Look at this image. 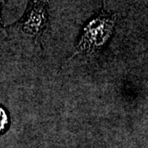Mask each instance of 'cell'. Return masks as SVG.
Listing matches in <instances>:
<instances>
[{
  "label": "cell",
  "mask_w": 148,
  "mask_h": 148,
  "mask_svg": "<svg viewBox=\"0 0 148 148\" xmlns=\"http://www.w3.org/2000/svg\"><path fill=\"white\" fill-rule=\"evenodd\" d=\"M2 10H3V3H0V27H3V20L2 16Z\"/></svg>",
  "instance_id": "277c9868"
},
{
  "label": "cell",
  "mask_w": 148,
  "mask_h": 148,
  "mask_svg": "<svg viewBox=\"0 0 148 148\" xmlns=\"http://www.w3.org/2000/svg\"><path fill=\"white\" fill-rule=\"evenodd\" d=\"M119 15L102 8L100 12L88 19L82 29L76 43V54H95L106 46L114 34Z\"/></svg>",
  "instance_id": "6da1fadb"
},
{
  "label": "cell",
  "mask_w": 148,
  "mask_h": 148,
  "mask_svg": "<svg viewBox=\"0 0 148 148\" xmlns=\"http://www.w3.org/2000/svg\"><path fill=\"white\" fill-rule=\"evenodd\" d=\"M9 116L4 108L0 106V134L3 133L9 125Z\"/></svg>",
  "instance_id": "3957f363"
},
{
  "label": "cell",
  "mask_w": 148,
  "mask_h": 148,
  "mask_svg": "<svg viewBox=\"0 0 148 148\" xmlns=\"http://www.w3.org/2000/svg\"><path fill=\"white\" fill-rule=\"evenodd\" d=\"M49 0H29L23 16L8 28H16L40 43L49 27Z\"/></svg>",
  "instance_id": "7a4b0ae2"
}]
</instances>
